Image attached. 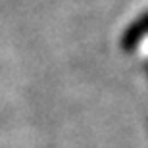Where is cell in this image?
Returning <instances> with one entry per match:
<instances>
[{"instance_id":"1","label":"cell","mask_w":148,"mask_h":148,"mask_svg":"<svg viewBox=\"0 0 148 148\" xmlns=\"http://www.w3.org/2000/svg\"><path fill=\"white\" fill-rule=\"evenodd\" d=\"M146 37H148V12H144L123 31V35H121V48L125 52H133L140 44V40Z\"/></svg>"},{"instance_id":"2","label":"cell","mask_w":148,"mask_h":148,"mask_svg":"<svg viewBox=\"0 0 148 148\" xmlns=\"http://www.w3.org/2000/svg\"><path fill=\"white\" fill-rule=\"evenodd\" d=\"M146 69H148V66H146Z\"/></svg>"}]
</instances>
